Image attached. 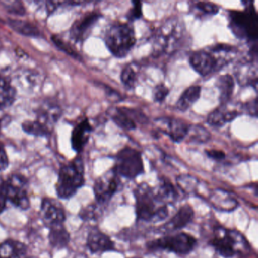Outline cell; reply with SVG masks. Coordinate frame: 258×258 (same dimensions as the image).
I'll use <instances>...</instances> for the list:
<instances>
[{
	"label": "cell",
	"mask_w": 258,
	"mask_h": 258,
	"mask_svg": "<svg viewBox=\"0 0 258 258\" xmlns=\"http://www.w3.org/2000/svg\"><path fill=\"white\" fill-rule=\"evenodd\" d=\"M105 42L108 50L114 56L124 58L137 43L134 27L131 24H114L106 31Z\"/></svg>",
	"instance_id": "52a82bcc"
},
{
	"label": "cell",
	"mask_w": 258,
	"mask_h": 258,
	"mask_svg": "<svg viewBox=\"0 0 258 258\" xmlns=\"http://www.w3.org/2000/svg\"><path fill=\"white\" fill-rule=\"evenodd\" d=\"M235 76L238 84L241 86H254L257 84V67L256 61L246 60L244 62L240 63L235 70Z\"/></svg>",
	"instance_id": "d6986e66"
},
{
	"label": "cell",
	"mask_w": 258,
	"mask_h": 258,
	"mask_svg": "<svg viewBox=\"0 0 258 258\" xmlns=\"http://www.w3.org/2000/svg\"><path fill=\"white\" fill-rule=\"evenodd\" d=\"M102 208L103 206H101L96 202L90 204L81 208L78 216L84 221H97L102 215Z\"/></svg>",
	"instance_id": "4dcf8cb0"
},
{
	"label": "cell",
	"mask_w": 258,
	"mask_h": 258,
	"mask_svg": "<svg viewBox=\"0 0 258 258\" xmlns=\"http://www.w3.org/2000/svg\"><path fill=\"white\" fill-rule=\"evenodd\" d=\"M28 258H37V257H34V256H29V257Z\"/></svg>",
	"instance_id": "ee69618b"
},
{
	"label": "cell",
	"mask_w": 258,
	"mask_h": 258,
	"mask_svg": "<svg viewBox=\"0 0 258 258\" xmlns=\"http://www.w3.org/2000/svg\"><path fill=\"white\" fill-rule=\"evenodd\" d=\"M178 187L185 194L194 192L198 185V179L190 175H182L177 178Z\"/></svg>",
	"instance_id": "d6a6232c"
},
{
	"label": "cell",
	"mask_w": 258,
	"mask_h": 258,
	"mask_svg": "<svg viewBox=\"0 0 258 258\" xmlns=\"http://www.w3.org/2000/svg\"><path fill=\"white\" fill-rule=\"evenodd\" d=\"M28 253V247L22 241L7 239L0 242V258H24Z\"/></svg>",
	"instance_id": "cb8c5ba5"
},
{
	"label": "cell",
	"mask_w": 258,
	"mask_h": 258,
	"mask_svg": "<svg viewBox=\"0 0 258 258\" xmlns=\"http://www.w3.org/2000/svg\"><path fill=\"white\" fill-rule=\"evenodd\" d=\"M86 244L93 254H101L116 250L115 243L111 240V237L97 227L90 229L87 235Z\"/></svg>",
	"instance_id": "9a60e30c"
},
{
	"label": "cell",
	"mask_w": 258,
	"mask_h": 258,
	"mask_svg": "<svg viewBox=\"0 0 258 258\" xmlns=\"http://www.w3.org/2000/svg\"><path fill=\"white\" fill-rule=\"evenodd\" d=\"M130 258H140L139 256H134V257H130Z\"/></svg>",
	"instance_id": "7bdbcfd3"
},
{
	"label": "cell",
	"mask_w": 258,
	"mask_h": 258,
	"mask_svg": "<svg viewBox=\"0 0 258 258\" xmlns=\"http://www.w3.org/2000/svg\"><path fill=\"white\" fill-rule=\"evenodd\" d=\"M49 244L56 250L66 248L71 241V235L64 224L55 225L49 227Z\"/></svg>",
	"instance_id": "603a6c76"
},
{
	"label": "cell",
	"mask_w": 258,
	"mask_h": 258,
	"mask_svg": "<svg viewBox=\"0 0 258 258\" xmlns=\"http://www.w3.org/2000/svg\"><path fill=\"white\" fill-rule=\"evenodd\" d=\"M3 187L7 202L22 211L31 206L29 182L26 176L20 173H13L2 179Z\"/></svg>",
	"instance_id": "9c48e42d"
},
{
	"label": "cell",
	"mask_w": 258,
	"mask_h": 258,
	"mask_svg": "<svg viewBox=\"0 0 258 258\" xmlns=\"http://www.w3.org/2000/svg\"><path fill=\"white\" fill-rule=\"evenodd\" d=\"M122 84L127 89H134L137 85L138 74L131 64L123 68L120 75Z\"/></svg>",
	"instance_id": "1f68e13d"
},
{
	"label": "cell",
	"mask_w": 258,
	"mask_h": 258,
	"mask_svg": "<svg viewBox=\"0 0 258 258\" xmlns=\"http://www.w3.org/2000/svg\"><path fill=\"white\" fill-rule=\"evenodd\" d=\"M9 25L16 32L27 37H38L41 36L40 30L35 25L25 21L11 19L9 21Z\"/></svg>",
	"instance_id": "f1b7e54d"
},
{
	"label": "cell",
	"mask_w": 258,
	"mask_h": 258,
	"mask_svg": "<svg viewBox=\"0 0 258 258\" xmlns=\"http://www.w3.org/2000/svg\"><path fill=\"white\" fill-rule=\"evenodd\" d=\"M155 121L161 132L168 135L175 143L183 141L191 127L183 120L174 117H159Z\"/></svg>",
	"instance_id": "5bb4252c"
},
{
	"label": "cell",
	"mask_w": 258,
	"mask_h": 258,
	"mask_svg": "<svg viewBox=\"0 0 258 258\" xmlns=\"http://www.w3.org/2000/svg\"><path fill=\"white\" fill-rule=\"evenodd\" d=\"M155 193L166 205H173L179 199V191L174 185L167 179H160L159 183L154 187Z\"/></svg>",
	"instance_id": "d4e9b609"
},
{
	"label": "cell",
	"mask_w": 258,
	"mask_h": 258,
	"mask_svg": "<svg viewBox=\"0 0 258 258\" xmlns=\"http://www.w3.org/2000/svg\"><path fill=\"white\" fill-rule=\"evenodd\" d=\"M53 41L55 43V44L58 46V48L61 49V50L64 51L66 53L69 54V55H72V56L75 57V58H77L78 56V54L76 53L75 50L72 49V46L66 43V42L63 41L61 39L58 38V37H55L54 36L53 37Z\"/></svg>",
	"instance_id": "8d00e7d4"
},
{
	"label": "cell",
	"mask_w": 258,
	"mask_h": 258,
	"mask_svg": "<svg viewBox=\"0 0 258 258\" xmlns=\"http://www.w3.org/2000/svg\"><path fill=\"white\" fill-rule=\"evenodd\" d=\"M40 217L48 228L55 225L64 224L66 212L63 205L56 199L44 197L41 201Z\"/></svg>",
	"instance_id": "7c38bea8"
},
{
	"label": "cell",
	"mask_w": 258,
	"mask_h": 258,
	"mask_svg": "<svg viewBox=\"0 0 258 258\" xmlns=\"http://www.w3.org/2000/svg\"><path fill=\"white\" fill-rule=\"evenodd\" d=\"M185 28L178 18H171L159 27L153 40V54L155 56L173 53L182 43Z\"/></svg>",
	"instance_id": "5b68a950"
},
{
	"label": "cell",
	"mask_w": 258,
	"mask_h": 258,
	"mask_svg": "<svg viewBox=\"0 0 258 258\" xmlns=\"http://www.w3.org/2000/svg\"><path fill=\"white\" fill-rule=\"evenodd\" d=\"M85 184V167L81 157L63 164L58 172L55 191L59 199H72Z\"/></svg>",
	"instance_id": "277c9868"
},
{
	"label": "cell",
	"mask_w": 258,
	"mask_h": 258,
	"mask_svg": "<svg viewBox=\"0 0 258 258\" xmlns=\"http://www.w3.org/2000/svg\"><path fill=\"white\" fill-rule=\"evenodd\" d=\"M195 217L194 210L188 204L182 205L174 215L161 226V230L166 233L176 232L188 226Z\"/></svg>",
	"instance_id": "ac0fdd59"
},
{
	"label": "cell",
	"mask_w": 258,
	"mask_h": 258,
	"mask_svg": "<svg viewBox=\"0 0 258 258\" xmlns=\"http://www.w3.org/2000/svg\"><path fill=\"white\" fill-rule=\"evenodd\" d=\"M2 179L3 177H0V214L4 213V211L7 209V202H8L6 198L5 193H4Z\"/></svg>",
	"instance_id": "ab89813d"
},
{
	"label": "cell",
	"mask_w": 258,
	"mask_h": 258,
	"mask_svg": "<svg viewBox=\"0 0 258 258\" xmlns=\"http://www.w3.org/2000/svg\"><path fill=\"white\" fill-rule=\"evenodd\" d=\"M244 11L229 13V28L237 38L246 40L250 44L257 43V13L251 2H244Z\"/></svg>",
	"instance_id": "8992f818"
},
{
	"label": "cell",
	"mask_w": 258,
	"mask_h": 258,
	"mask_svg": "<svg viewBox=\"0 0 258 258\" xmlns=\"http://www.w3.org/2000/svg\"><path fill=\"white\" fill-rule=\"evenodd\" d=\"M16 90L7 78H0V111L6 109L14 103Z\"/></svg>",
	"instance_id": "83f0119b"
},
{
	"label": "cell",
	"mask_w": 258,
	"mask_h": 258,
	"mask_svg": "<svg viewBox=\"0 0 258 258\" xmlns=\"http://www.w3.org/2000/svg\"><path fill=\"white\" fill-rule=\"evenodd\" d=\"M1 127H2V122L0 120V133H1Z\"/></svg>",
	"instance_id": "b9f144b4"
},
{
	"label": "cell",
	"mask_w": 258,
	"mask_h": 258,
	"mask_svg": "<svg viewBox=\"0 0 258 258\" xmlns=\"http://www.w3.org/2000/svg\"><path fill=\"white\" fill-rule=\"evenodd\" d=\"M238 115L239 113L237 110L231 109L226 104L211 111L208 114L207 122L208 124L214 127H222L226 123L235 120Z\"/></svg>",
	"instance_id": "44dd1931"
},
{
	"label": "cell",
	"mask_w": 258,
	"mask_h": 258,
	"mask_svg": "<svg viewBox=\"0 0 258 258\" xmlns=\"http://www.w3.org/2000/svg\"><path fill=\"white\" fill-rule=\"evenodd\" d=\"M111 117L113 121L124 131H134L137 128L136 121L144 123L146 117L140 111L126 108H116L112 110Z\"/></svg>",
	"instance_id": "e0dca14e"
},
{
	"label": "cell",
	"mask_w": 258,
	"mask_h": 258,
	"mask_svg": "<svg viewBox=\"0 0 258 258\" xmlns=\"http://www.w3.org/2000/svg\"><path fill=\"white\" fill-rule=\"evenodd\" d=\"M169 93H170V90L164 84H158L153 90L152 96H153L154 101L158 103H162L168 96Z\"/></svg>",
	"instance_id": "e575fe53"
},
{
	"label": "cell",
	"mask_w": 258,
	"mask_h": 258,
	"mask_svg": "<svg viewBox=\"0 0 258 258\" xmlns=\"http://www.w3.org/2000/svg\"><path fill=\"white\" fill-rule=\"evenodd\" d=\"M112 169L120 177L136 179L144 172L141 152L129 146L123 148L116 155L115 164Z\"/></svg>",
	"instance_id": "30bf717a"
},
{
	"label": "cell",
	"mask_w": 258,
	"mask_h": 258,
	"mask_svg": "<svg viewBox=\"0 0 258 258\" xmlns=\"http://www.w3.org/2000/svg\"><path fill=\"white\" fill-rule=\"evenodd\" d=\"M191 13L197 18L211 17L219 13L220 7L211 2H196L191 6Z\"/></svg>",
	"instance_id": "f546056e"
},
{
	"label": "cell",
	"mask_w": 258,
	"mask_h": 258,
	"mask_svg": "<svg viewBox=\"0 0 258 258\" xmlns=\"http://www.w3.org/2000/svg\"><path fill=\"white\" fill-rule=\"evenodd\" d=\"M236 49L230 45L218 43L209 49H200L189 56V64L202 77L209 76L223 69L233 59Z\"/></svg>",
	"instance_id": "6da1fadb"
},
{
	"label": "cell",
	"mask_w": 258,
	"mask_h": 258,
	"mask_svg": "<svg viewBox=\"0 0 258 258\" xmlns=\"http://www.w3.org/2000/svg\"><path fill=\"white\" fill-rule=\"evenodd\" d=\"M256 99H255L253 102H248V103H247V105H245V107H244V109L246 110V111L248 112L250 115L254 116V117H256V105L253 107V105H256Z\"/></svg>",
	"instance_id": "60d3db41"
},
{
	"label": "cell",
	"mask_w": 258,
	"mask_h": 258,
	"mask_svg": "<svg viewBox=\"0 0 258 258\" xmlns=\"http://www.w3.org/2000/svg\"><path fill=\"white\" fill-rule=\"evenodd\" d=\"M137 220L146 223H155L166 220L170 214L169 205L158 198L154 187L141 183L134 190Z\"/></svg>",
	"instance_id": "7a4b0ae2"
},
{
	"label": "cell",
	"mask_w": 258,
	"mask_h": 258,
	"mask_svg": "<svg viewBox=\"0 0 258 258\" xmlns=\"http://www.w3.org/2000/svg\"><path fill=\"white\" fill-rule=\"evenodd\" d=\"M100 17L101 15L99 13L91 12L77 19L71 28V38L75 43H83L89 37Z\"/></svg>",
	"instance_id": "2e32d148"
},
{
	"label": "cell",
	"mask_w": 258,
	"mask_h": 258,
	"mask_svg": "<svg viewBox=\"0 0 258 258\" xmlns=\"http://www.w3.org/2000/svg\"><path fill=\"white\" fill-rule=\"evenodd\" d=\"M202 87L199 85H193L187 88L181 95L176 104V109L180 111H186L189 109L201 96Z\"/></svg>",
	"instance_id": "4316f807"
},
{
	"label": "cell",
	"mask_w": 258,
	"mask_h": 258,
	"mask_svg": "<svg viewBox=\"0 0 258 258\" xmlns=\"http://www.w3.org/2000/svg\"><path fill=\"white\" fill-rule=\"evenodd\" d=\"M132 9L130 10L126 15V18L130 22L140 19L143 16V10H142V3L140 1H133Z\"/></svg>",
	"instance_id": "d590c367"
},
{
	"label": "cell",
	"mask_w": 258,
	"mask_h": 258,
	"mask_svg": "<svg viewBox=\"0 0 258 258\" xmlns=\"http://www.w3.org/2000/svg\"><path fill=\"white\" fill-rule=\"evenodd\" d=\"M209 244L219 255L225 258H231L235 255L246 256L251 251L248 241L241 232L221 226L214 228Z\"/></svg>",
	"instance_id": "3957f363"
},
{
	"label": "cell",
	"mask_w": 258,
	"mask_h": 258,
	"mask_svg": "<svg viewBox=\"0 0 258 258\" xmlns=\"http://www.w3.org/2000/svg\"><path fill=\"white\" fill-rule=\"evenodd\" d=\"M210 202L215 209L230 212L238 206L236 199L230 193L223 189L214 190L209 196Z\"/></svg>",
	"instance_id": "7402d4cb"
},
{
	"label": "cell",
	"mask_w": 258,
	"mask_h": 258,
	"mask_svg": "<svg viewBox=\"0 0 258 258\" xmlns=\"http://www.w3.org/2000/svg\"><path fill=\"white\" fill-rule=\"evenodd\" d=\"M197 244V239L193 235L179 232L148 241L146 247L150 251L165 250L176 255L185 256L195 250Z\"/></svg>",
	"instance_id": "ba28073f"
},
{
	"label": "cell",
	"mask_w": 258,
	"mask_h": 258,
	"mask_svg": "<svg viewBox=\"0 0 258 258\" xmlns=\"http://www.w3.org/2000/svg\"><path fill=\"white\" fill-rule=\"evenodd\" d=\"M9 167V158L4 146L0 143V172L4 171Z\"/></svg>",
	"instance_id": "f35d334b"
},
{
	"label": "cell",
	"mask_w": 258,
	"mask_h": 258,
	"mask_svg": "<svg viewBox=\"0 0 258 258\" xmlns=\"http://www.w3.org/2000/svg\"><path fill=\"white\" fill-rule=\"evenodd\" d=\"M207 156L214 161H221L226 158V154L223 151L217 150V149H209L205 151Z\"/></svg>",
	"instance_id": "74e56055"
},
{
	"label": "cell",
	"mask_w": 258,
	"mask_h": 258,
	"mask_svg": "<svg viewBox=\"0 0 258 258\" xmlns=\"http://www.w3.org/2000/svg\"><path fill=\"white\" fill-rule=\"evenodd\" d=\"M216 87L218 89L219 99L221 105H226L230 101L235 90L233 77L230 75H221L217 78Z\"/></svg>",
	"instance_id": "484cf974"
},
{
	"label": "cell",
	"mask_w": 258,
	"mask_h": 258,
	"mask_svg": "<svg viewBox=\"0 0 258 258\" xmlns=\"http://www.w3.org/2000/svg\"><path fill=\"white\" fill-rule=\"evenodd\" d=\"M121 181L120 176L113 169L99 176L95 181L93 185L96 203L103 207L109 203L114 195L119 191Z\"/></svg>",
	"instance_id": "8fae6325"
},
{
	"label": "cell",
	"mask_w": 258,
	"mask_h": 258,
	"mask_svg": "<svg viewBox=\"0 0 258 258\" xmlns=\"http://www.w3.org/2000/svg\"><path fill=\"white\" fill-rule=\"evenodd\" d=\"M93 131V126L86 118L80 122L72 131V146L74 150L77 152H81L88 143L90 134Z\"/></svg>",
	"instance_id": "ffe728a7"
},
{
	"label": "cell",
	"mask_w": 258,
	"mask_h": 258,
	"mask_svg": "<svg viewBox=\"0 0 258 258\" xmlns=\"http://www.w3.org/2000/svg\"><path fill=\"white\" fill-rule=\"evenodd\" d=\"M61 116V109L53 103L43 104L37 110V117L34 120L43 136H47L53 129Z\"/></svg>",
	"instance_id": "4fadbf2b"
},
{
	"label": "cell",
	"mask_w": 258,
	"mask_h": 258,
	"mask_svg": "<svg viewBox=\"0 0 258 258\" xmlns=\"http://www.w3.org/2000/svg\"><path fill=\"white\" fill-rule=\"evenodd\" d=\"M189 133L191 134L192 133L191 138L198 143H205L211 138L210 133L205 128L201 126H196L193 128L190 127Z\"/></svg>",
	"instance_id": "836d02e7"
}]
</instances>
